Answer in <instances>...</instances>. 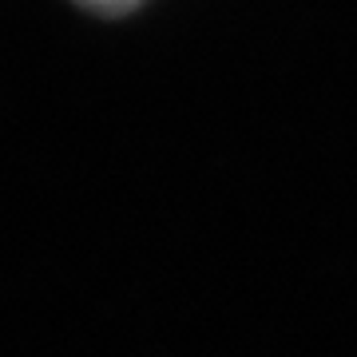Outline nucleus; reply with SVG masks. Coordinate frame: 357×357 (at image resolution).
<instances>
[{"instance_id":"nucleus-1","label":"nucleus","mask_w":357,"mask_h":357,"mask_svg":"<svg viewBox=\"0 0 357 357\" xmlns=\"http://www.w3.org/2000/svg\"><path fill=\"white\" fill-rule=\"evenodd\" d=\"M88 4H103V8H119V4H131V0H88Z\"/></svg>"}]
</instances>
